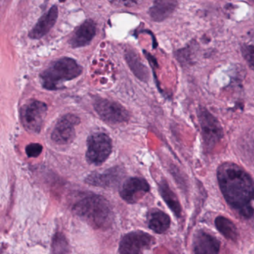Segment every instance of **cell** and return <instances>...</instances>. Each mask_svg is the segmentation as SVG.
<instances>
[{
	"label": "cell",
	"instance_id": "1",
	"mask_svg": "<svg viewBox=\"0 0 254 254\" xmlns=\"http://www.w3.org/2000/svg\"><path fill=\"white\" fill-rule=\"evenodd\" d=\"M219 188L230 206L246 218L254 213V182L250 175L234 163H223L217 170Z\"/></svg>",
	"mask_w": 254,
	"mask_h": 254
},
{
	"label": "cell",
	"instance_id": "2",
	"mask_svg": "<svg viewBox=\"0 0 254 254\" xmlns=\"http://www.w3.org/2000/svg\"><path fill=\"white\" fill-rule=\"evenodd\" d=\"M73 211L95 229L107 230L113 224L111 206L101 195L84 197L73 205Z\"/></svg>",
	"mask_w": 254,
	"mask_h": 254
},
{
	"label": "cell",
	"instance_id": "3",
	"mask_svg": "<svg viewBox=\"0 0 254 254\" xmlns=\"http://www.w3.org/2000/svg\"><path fill=\"white\" fill-rule=\"evenodd\" d=\"M82 71V67L73 58H61L40 74L42 86L49 91L59 90L64 83L80 76Z\"/></svg>",
	"mask_w": 254,
	"mask_h": 254
},
{
	"label": "cell",
	"instance_id": "4",
	"mask_svg": "<svg viewBox=\"0 0 254 254\" xmlns=\"http://www.w3.org/2000/svg\"><path fill=\"white\" fill-rule=\"evenodd\" d=\"M198 118L204 146L207 151L212 150L223 137V128L217 119L204 107L198 109Z\"/></svg>",
	"mask_w": 254,
	"mask_h": 254
},
{
	"label": "cell",
	"instance_id": "5",
	"mask_svg": "<svg viewBox=\"0 0 254 254\" xmlns=\"http://www.w3.org/2000/svg\"><path fill=\"white\" fill-rule=\"evenodd\" d=\"M48 107L45 103L31 100L20 110V121L28 132L38 134L47 115Z\"/></svg>",
	"mask_w": 254,
	"mask_h": 254
},
{
	"label": "cell",
	"instance_id": "6",
	"mask_svg": "<svg viewBox=\"0 0 254 254\" xmlns=\"http://www.w3.org/2000/svg\"><path fill=\"white\" fill-rule=\"evenodd\" d=\"M86 158L88 162L94 165L102 164L111 154L112 140L105 133H95L87 139Z\"/></svg>",
	"mask_w": 254,
	"mask_h": 254
},
{
	"label": "cell",
	"instance_id": "7",
	"mask_svg": "<svg viewBox=\"0 0 254 254\" xmlns=\"http://www.w3.org/2000/svg\"><path fill=\"white\" fill-rule=\"evenodd\" d=\"M97 114L104 122L110 124H121L130 119L128 110L121 104L110 100L99 98L93 104Z\"/></svg>",
	"mask_w": 254,
	"mask_h": 254
},
{
	"label": "cell",
	"instance_id": "8",
	"mask_svg": "<svg viewBox=\"0 0 254 254\" xmlns=\"http://www.w3.org/2000/svg\"><path fill=\"white\" fill-rule=\"evenodd\" d=\"M155 243L153 237L143 231H134L126 234L119 244V254H143Z\"/></svg>",
	"mask_w": 254,
	"mask_h": 254
},
{
	"label": "cell",
	"instance_id": "9",
	"mask_svg": "<svg viewBox=\"0 0 254 254\" xmlns=\"http://www.w3.org/2000/svg\"><path fill=\"white\" fill-rule=\"evenodd\" d=\"M81 123V119L73 114L62 116L55 125L52 132V139L60 145L68 144L76 137V127Z\"/></svg>",
	"mask_w": 254,
	"mask_h": 254
},
{
	"label": "cell",
	"instance_id": "10",
	"mask_svg": "<svg viewBox=\"0 0 254 254\" xmlns=\"http://www.w3.org/2000/svg\"><path fill=\"white\" fill-rule=\"evenodd\" d=\"M149 190L150 185L146 179L141 177H131L124 182L119 193L124 201L130 204H134Z\"/></svg>",
	"mask_w": 254,
	"mask_h": 254
},
{
	"label": "cell",
	"instance_id": "11",
	"mask_svg": "<svg viewBox=\"0 0 254 254\" xmlns=\"http://www.w3.org/2000/svg\"><path fill=\"white\" fill-rule=\"evenodd\" d=\"M124 176V172L119 167H112L104 173H93L85 179V183L98 188H113L119 185Z\"/></svg>",
	"mask_w": 254,
	"mask_h": 254
},
{
	"label": "cell",
	"instance_id": "12",
	"mask_svg": "<svg viewBox=\"0 0 254 254\" xmlns=\"http://www.w3.org/2000/svg\"><path fill=\"white\" fill-rule=\"evenodd\" d=\"M58 16V9L56 5L52 6L37 21L29 32V37L34 40L42 38L49 32L55 25Z\"/></svg>",
	"mask_w": 254,
	"mask_h": 254
},
{
	"label": "cell",
	"instance_id": "13",
	"mask_svg": "<svg viewBox=\"0 0 254 254\" xmlns=\"http://www.w3.org/2000/svg\"><path fill=\"white\" fill-rule=\"evenodd\" d=\"M96 33L95 22L87 19L75 31L69 40L70 46L73 48H81L89 44Z\"/></svg>",
	"mask_w": 254,
	"mask_h": 254
},
{
	"label": "cell",
	"instance_id": "14",
	"mask_svg": "<svg viewBox=\"0 0 254 254\" xmlns=\"http://www.w3.org/2000/svg\"><path fill=\"white\" fill-rule=\"evenodd\" d=\"M193 246L195 254H219L220 251L219 240L202 231L195 236Z\"/></svg>",
	"mask_w": 254,
	"mask_h": 254
},
{
	"label": "cell",
	"instance_id": "15",
	"mask_svg": "<svg viewBox=\"0 0 254 254\" xmlns=\"http://www.w3.org/2000/svg\"><path fill=\"white\" fill-rule=\"evenodd\" d=\"M177 4V0H155L149 9V15L152 20L162 22L172 14Z\"/></svg>",
	"mask_w": 254,
	"mask_h": 254
},
{
	"label": "cell",
	"instance_id": "16",
	"mask_svg": "<svg viewBox=\"0 0 254 254\" xmlns=\"http://www.w3.org/2000/svg\"><path fill=\"white\" fill-rule=\"evenodd\" d=\"M159 191L166 204L171 209V211L176 216L180 217L181 216V206L177 195L171 190L168 183L165 180L162 181L159 184Z\"/></svg>",
	"mask_w": 254,
	"mask_h": 254
},
{
	"label": "cell",
	"instance_id": "17",
	"mask_svg": "<svg viewBox=\"0 0 254 254\" xmlns=\"http://www.w3.org/2000/svg\"><path fill=\"white\" fill-rule=\"evenodd\" d=\"M149 227L157 234H164L169 228L171 220L169 216L161 211L155 210L149 215Z\"/></svg>",
	"mask_w": 254,
	"mask_h": 254
},
{
	"label": "cell",
	"instance_id": "18",
	"mask_svg": "<svg viewBox=\"0 0 254 254\" xmlns=\"http://www.w3.org/2000/svg\"><path fill=\"white\" fill-rule=\"evenodd\" d=\"M215 225L219 232L228 240L237 241L238 231L234 222L224 216H219L215 220Z\"/></svg>",
	"mask_w": 254,
	"mask_h": 254
},
{
	"label": "cell",
	"instance_id": "19",
	"mask_svg": "<svg viewBox=\"0 0 254 254\" xmlns=\"http://www.w3.org/2000/svg\"><path fill=\"white\" fill-rule=\"evenodd\" d=\"M127 62L134 74L142 81H147L149 79V71L146 67L142 64L140 58L133 52L126 54Z\"/></svg>",
	"mask_w": 254,
	"mask_h": 254
},
{
	"label": "cell",
	"instance_id": "20",
	"mask_svg": "<svg viewBox=\"0 0 254 254\" xmlns=\"http://www.w3.org/2000/svg\"><path fill=\"white\" fill-rule=\"evenodd\" d=\"M43 148L40 143H29L25 146V153L28 158H37L43 152Z\"/></svg>",
	"mask_w": 254,
	"mask_h": 254
},
{
	"label": "cell",
	"instance_id": "21",
	"mask_svg": "<svg viewBox=\"0 0 254 254\" xmlns=\"http://www.w3.org/2000/svg\"><path fill=\"white\" fill-rule=\"evenodd\" d=\"M243 54L248 64L254 69V46H245L243 49Z\"/></svg>",
	"mask_w": 254,
	"mask_h": 254
},
{
	"label": "cell",
	"instance_id": "22",
	"mask_svg": "<svg viewBox=\"0 0 254 254\" xmlns=\"http://www.w3.org/2000/svg\"><path fill=\"white\" fill-rule=\"evenodd\" d=\"M112 4H119V5L128 6L135 4L137 0H109Z\"/></svg>",
	"mask_w": 254,
	"mask_h": 254
},
{
	"label": "cell",
	"instance_id": "23",
	"mask_svg": "<svg viewBox=\"0 0 254 254\" xmlns=\"http://www.w3.org/2000/svg\"><path fill=\"white\" fill-rule=\"evenodd\" d=\"M66 0H59L60 2H64V1H65Z\"/></svg>",
	"mask_w": 254,
	"mask_h": 254
}]
</instances>
